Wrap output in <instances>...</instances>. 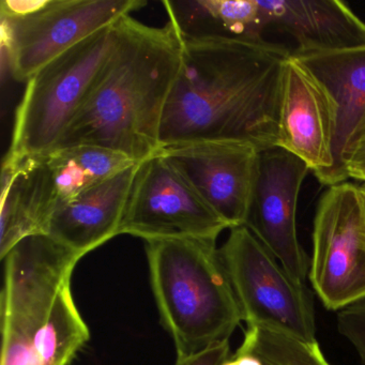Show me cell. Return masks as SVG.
<instances>
[{
    "label": "cell",
    "instance_id": "11",
    "mask_svg": "<svg viewBox=\"0 0 365 365\" xmlns=\"http://www.w3.org/2000/svg\"><path fill=\"white\" fill-rule=\"evenodd\" d=\"M159 153L230 230L245 226L262 153L255 144L208 140L165 147Z\"/></svg>",
    "mask_w": 365,
    "mask_h": 365
},
{
    "label": "cell",
    "instance_id": "15",
    "mask_svg": "<svg viewBox=\"0 0 365 365\" xmlns=\"http://www.w3.org/2000/svg\"><path fill=\"white\" fill-rule=\"evenodd\" d=\"M55 211L43 155L19 160L5 155L1 168V260L26 237L46 234Z\"/></svg>",
    "mask_w": 365,
    "mask_h": 365
},
{
    "label": "cell",
    "instance_id": "23",
    "mask_svg": "<svg viewBox=\"0 0 365 365\" xmlns=\"http://www.w3.org/2000/svg\"><path fill=\"white\" fill-rule=\"evenodd\" d=\"M223 365H264L259 356H256L253 352L250 351L247 348L240 347L237 350L236 354L230 356Z\"/></svg>",
    "mask_w": 365,
    "mask_h": 365
},
{
    "label": "cell",
    "instance_id": "6",
    "mask_svg": "<svg viewBox=\"0 0 365 365\" xmlns=\"http://www.w3.org/2000/svg\"><path fill=\"white\" fill-rule=\"evenodd\" d=\"M146 5L143 0H3L1 48L12 76L29 82L83 40Z\"/></svg>",
    "mask_w": 365,
    "mask_h": 365
},
{
    "label": "cell",
    "instance_id": "4",
    "mask_svg": "<svg viewBox=\"0 0 365 365\" xmlns=\"http://www.w3.org/2000/svg\"><path fill=\"white\" fill-rule=\"evenodd\" d=\"M151 288L177 356L228 341L243 320L217 241H146Z\"/></svg>",
    "mask_w": 365,
    "mask_h": 365
},
{
    "label": "cell",
    "instance_id": "24",
    "mask_svg": "<svg viewBox=\"0 0 365 365\" xmlns=\"http://www.w3.org/2000/svg\"><path fill=\"white\" fill-rule=\"evenodd\" d=\"M356 187V192H358L359 202H360L361 212H362L365 223V182L358 183Z\"/></svg>",
    "mask_w": 365,
    "mask_h": 365
},
{
    "label": "cell",
    "instance_id": "10",
    "mask_svg": "<svg viewBox=\"0 0 365 365\" xmlns=\"http://www.w3.org/2000/svg\"><path fill=\"white\" fill-rule=\"evenodd\" d=\"M339 108L327 87L290 54L284 63L277 147L304 162L320 185L348 179L335 153Z\"/></svg>",
    "mask_w": 365,
    "mask_h": 365
},
{
    "label": "cell",
    "instance_id": "7",
    "mask_svg": "<svg viewBox=\"0 0 365 365\" xmlns=\"http://www.w3.org/2000/svg\"><path fill=\"white\" fill-rule=\"evenodd\" d=\"M247 327L316 341L313 299L247 226L232 228L220 249Z\"/></svg>",
    "mask_w": 365,
    "mask_h": 365
},
{
    "label": "cell",
    "instance_id": "18",
    "mask_svg": "<svg viewBox=\"0 0 365 365\" xmlns=\"http://www.w3.org/2000/svg\"><path fill=\"white\" fill-rule=\"evenodd\" d=\"M56 211L85 192L135 165L127 155L96 146H70L42 153Z\"/></svg>",
    "mask_w": 365,
    "mask_h": 365
},
{
    "label": "cell",
    "instance_id": "8",
    "mask_svg": "<svg viewBox=\"0 0 365 365\" xmlns=\"http://www.w3.org/2000/svg\"><path fill=\"white\" fill-rule=\"evenodd\" d=\"M307 277L330 311L365 300V223L354 183L329 187L319 198Z\"/></svg>",
    "mask_w": 365,
    "mask_h": 365
},
{
    "label": "cell",
    "instance_id": "14",
    "mask_svg": "<svg viewBox=\"0 0 365 365\" xmlns=\"http://www.w3.org/2000/svg\"><path fill=\"white\" fill-rule=\"evenodd\" d=\"M266 27L288 34L294 52L334 51L365 44V22L339 0H259Z\"/></svg>",
    "mask_w": 365,
    "mask_h": 365
},
{
    "label": "cell",
    "instance_id": "16",
    "mask_svg": "<svg viewBox=\"0 0 365 365\" xmlns=\"http://www.w3.org/2000/svg\"><path fill=\"white\" fill-rule=\"evenodd\" d=\"M299 59L330 91L339 108L335 153L346 178L341 155L354 128L365 113V44L334 51L294 52Z\"/></svg>",
    "mask_w": 365,
    "mask_h": 365
},
{
    "label": "cell",
    "instance_id": "17",
    "mask_svg": "<svg viewBox=\"0 0 365 365\" xmlns=\"http://www.w3.org/2000/svg\"><path fill=\"white\" fill-rule=\"evenodd\" d=\"M163 6L182 39L264 40L267 27L259 0H165Z\"/></svg>",
    "mask_w": 365,
    "mask_h": 365
},
{
    "label": "cell",
    "instance_id": "2",
    "mask_svg": "<svg viewBox=\"0 0 365 365\" xmlns=\"http://www.w3.org/2000/svg\"><path fill=\"white\" fill-rule=\"evenodd\" d=\"M112 51L56 148L96 146L136 163L161 148L162 121L182 63L183 41L168 21L153 27L125 16Z\"/></svg>",
    "mask_w": 365,
    "mask_h": 365
},
{
    "label": "cell",
    "instance_id": "1",
    "mask_svg": "<svg viewBox=\"0 0 365 365\" xmlns=\"http://www.w3.org/2000/svg\"><path fill=\"white\" fill-rule=\"evenodd\" d=\"M182 41L161 148L228 140H247L262 151L277 147L284 63L292 52L264 39Z\"/></svg>",
    "mask_w": 365,
    "mask_h": 365
},
{
    "label": "cell",
    "instance_id": "9",
    "mask_svg": "<svg viewBox=\"0 0 365 365\" xmlns=\"http://www.w3.org/2000/svg\"><path fill=\"white\" fill-rule=\"evenodd\" d=\"M226 228L159 151L138 164L119 235L217 241Z\"/></svg>",
    "mask_w": 365,
    "mask_h": 365
},
{
    "label": "cell",
    "instance_id": "21",
    "mask_svg": "<svg viewBox=\"0 0 365 365\" xmlns=\"http://www.w3.org/2000/svg\"><path fill=\"white\" fill-rule=\"evenodd\" d=\"M337 330L352 344L365 363V300L354 303L337 314Z\"/></svg>",
    "mask_w": 365,
    "mask_h": 365
},
{
    "label": "cell",
    "instance_id": "13",
    "mask_svg": "<svg viewBox=\"0 0 365 365\" xmlns=\"http://www.w3.org/2000/svg\"><path fill=\"white\" fill-rule=\"evenodd\" d=\"M138 164L58 209L46 234L82 258L118 236Z\"/></svg>",
    "mask_w": 365,
    "mask_h": 365
},
{
    "label": "cell",
    "instance_id": "3",
    "mask_svg": "<svg viewBox=\"0 0 365 365\" xmlns=\"http://www.w3.org/2000/svg\"><path fill=\"white\" fill-rule=\"evenodd\" d=\"M80 255L46 234L26 237L3 262L1 364L69 365L91 337L71 289Z\"/></svg>",
    "mask_w": 365,
    "mask_h": 365
},
{
    "label": "cell",
    "instance_id": "5",
    "mask_svg": "<svg viewBox=\"0 0 365 365\" xmlns=\"http://www.w3.org/2000/svg\"><path fill=\"white\" fill-rule=\"evenodd\" d=\"M115 24L83 40L31 76L16 108L7 157L42 155L57 146L112 51Z\"/></svg>",
    "mask_w": 365,
    "mask_h": 365
},
{
    "label": "cell",
    "instance_id": "12",
    "mask_svg": "<svg viewBox=\"0 0 365 365\" xmlns=\"http://www.w3.org/2000/svg\"><path fill=\"white\" fill-rule=\"evenodd\" d=\"M309 170L279 147L260 153L259 170L247 226L297 281L305 283L309 260L297 232L301 187Z\"/></svg>",
    "mask_w": 365,
    "mask_h": 365
},
{
    "label": "cell",
    "instance_id": "19",
    "mask_svg": "<svg viewBox=\"0 0 365 365\" xmlns=\"http://www.w3.org/2000/svg\"><path fill=\"white\" fill-rule=\"evenodd\" d=\"M241 346L259 356L264 365H331L317 341L309 343L262 327H247Z\"/></svg>",
    "mask_w": 365,
    "mask_h": 365
},
{
    "label": "cell",
    "instance_id": "20",
    "mask_svg": "<svg viewBox=\"0 0 365 365\" xmlns=\"http://www.w3.org/2000/svg\"><path fill=\"white\" fill-rule=\"evenodd\" d=\"M341 161L348 178L365 182V113L350 133Z\"/></svg>",
    "mask_w": 365,
    "mask_h": 365
},
{
    "label": "cell",
    "instance_id": "22",
    "mask_svg": "<svg viewBox=\"0 0 365 365\" xmlns=\"http://www.w3.org/2000/svg\"><path fill=\"white\" fill-rule=\"evenodd\" d=\"M230 356V341H224L195 354L177 356L175 365H223Z\"/></svg>",
    "mask_w": 365,
    "mask_h": 365
}]
</instances>
